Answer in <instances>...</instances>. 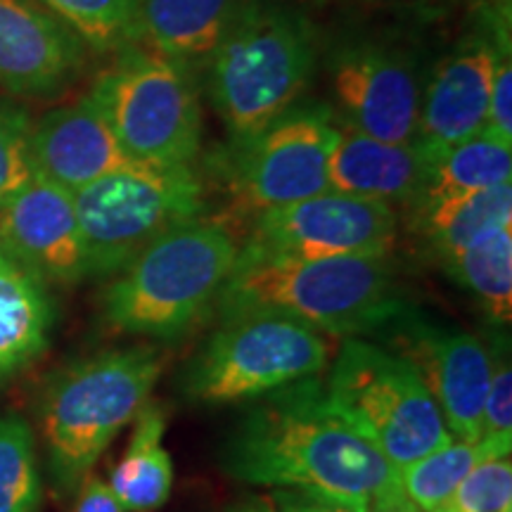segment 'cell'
Returning <instances> with one entry per match:
<instances>
[{"mask_svg":"<svg viewBox=\"0 0 512 512\" xmlns=\"http://www.w3.org/2000/svg\"><path fill=\"white\" fill-rule=\"evenodd\" d=\"M230 477L275 489H313L370 503L399 472L313 377L256 403L221 451Z\"/></svg>","mask_w":512,"mask_h":512,"instance_id":"obj_1","label":"cell"},{"mask_svg":"<svg viewBox=\"0 0 512 512\" xmlns=\"http://www.w3.org/2000/svg\"><path fill=\"white\" fill-rule=\"evenodd\" d=\"M226 316L275 311L318 332L356 337L403 313L384 256H238L221 287Z\"/></svg>","mask_w":512,"mask_h":512,"instance_id":"obj_2","label":"cell"},{"mask_svg":"<svg viewBox=\"0 0 512 512\" xmlns=\"http://www.w3.org/2000/svg\"><path fill=\"white\" fill-rule=\"evenodd\" d=\"M238 256V240L219 221L195 219L166 230L110 285L107 320L133 335H183L219 297Z\"/></svg>","mask_w":512,"mask_h":512,"instance_id":"obj_3","label":"cell"},{"mask_svg":"<svg viewBox=\"0 0 512 512\" xmlns=\"http://www.w3.org/2000/svg\"><path fill=\"white\" fill-rule=\"evenodd\" d=\"M316 64L309 22L275 5L240 8L209 57V95L238 143L290 112Z\"/></svg>","mask_w":512,"mask_h":512,"instance_id":"obj_4","label":"cell"},{"mask_svg":"<svg viewBox=\"0 0 512 512\" xmlns=\"http://www.w3.org/2000/svg\"><path fill=\"white\" fill-rule=\"evenodd\" d=\"M159 373L157 351L138 347L86 358L53 377L41 399V427L62 491L79 486L112 439L136 420Z\"/></svg>","mask_w":512,"mask_h":512,"instance_id":"obj_5","label":"cell"},{"mask_svg":"<svg viewBox=\"0 0 512 512\" xmlns=\"http://www.w3.org/2000/svg\"><path fill=\"white\" fill-rule=\"evenodd\" d=\"M328 396L396 472L453 439L418 370L380 344L349 337L332 363Z\"/></svg>","mask_w":512,"mask_h":512,"instance_id":"obj_6","label":"cell"},{"mask_svg":"<svg viewBox=\"0 0 512 512\" xmlns=\"http://www.w3.org/2000/svg\"><path fill=\"white\" fill-rule=\"evenodd\" d=\"M74 209L86 275H112L166 230L200 219L204 185L190 164H131L76 190Z\"/></svg>","mask_w":512,"mask_h":512,"instance_id":"obj_7","label":"cell"},{"mask_svg":"<svg viewBox=\"0 0 512 512\" xmlns=\"http://www.w3.org/2000/svg\"><path fill=\"white\" fill-rule=\"evenodd\" d=\"M133 162L185 166L202 143V110L185 64L152 50L124 48L91 88Z\"/></svg>","mask_w":512,"mask_h":512,"instance_id":"obj_8","label":"cell"},{"mask_svg":"<svg viewBox=\"0 0 512 512\" xmlns=\"http://www.w3.org/2000/svg\"><path fill=\"white\" fill-rule=\"evenodd\" d=\"M323 332L275 311L233 313L204 344L185 377V392L202 403L259 399L328 366Z\"/></svg>","mask_w":512,"mask_h":512,"instance_id":"obj_9","label":"cell"},{"mask_svg":"<svg viewBox=\"0 0 512 512\" xmlns=\"http://www.w3.org/2000/svg\"><path fill=\"white\" fill-rule=\"evenodd\" d=\"M392 204L344 192H320L309 200L256 216L242 256H387L396 242Z\"/></svg>","mask_w":512,"mask_h":512,"instance_id":"obj_10","label":"cell"},{"mask_svg":"<svg viewBox=\"0 0 512 512\" xmlns=\"http://www.w3.org/2000/svg\"><path fill=\"white\" fill-rule=\"evenodd\" d=\"M337 143V124L320 112H287L266 131L242 143L235 162V204L242 211L287 207L328 192V162Z\"/></svg>","mask_w":512,"mask_h":512,"instance_id":"obj_11","label":"cell"},{"mask_svg":"<svg viewBox=\"0 0 512 512\" xmlns=\"http://www.w3.org/2000/svg\"><path fill=\"white\" fill-rule=\"evenodd\" d=\"M394 354L418 370L453 439L477 441L491 377V354L484 344L467 332L406 320Z\"/></svg>","mask_w":512,"mask_h":512,"instance_id":"obj_12","label":"cell"},{"mask_svg":"<svg viewBox=\"0 0 512 512\" xmlns=\"http://www.w3.org/2000/svg\"><path fill=\"white\" fill-rule=\"evenodd\" d=\"M0 247L41 283L86 278V254L74 195L36 176L0 209Z\"/></svg>","mask_w":512,"mask_h":512,"instance_id":"obj_13","label":"cell"},{"mask_svg":"<svg viewBox=\"0 0 512 512\" xmlns=\"http://www.w3.org/2000/svg\"><path fill=\"white\" fill-rule=\"evenodd\" d=\"M332 88L344 124L384 143H413L420 86L403 57L377 46L349 48L335 62Z\"/></svg>","mask_w":512,"mask_h":512,"instance_id":"obj_14","label":"cell"},{"mask_svg":"<svg viewBox=\"0 0 512 512\" xmlns=\"http://www.w3.org/2000/svg\"><path fill=\"white\" fill-rule=\"evenodd\" d=\"M83 43L36 0H0V91L50 98L72 86Z\"/></svg>","mask_w":512,"mask_h":512,"instance_id":"obj_15","label":"cell"},{"mask_svg":"<svg viewBox=\"0 0 512 512\" xmlns=\"http://www.w3.org/2000/svg\"><path fill=\"white\" fill-rule=\"evenodd\" d=\"M496 46L489 38H467L437 64L420 93L418 133L413 143L430 164L448 147L484 131L489 114Z\"/></svg>","mask_w":512,"mask_h":512,"instance_id":"obj_16","label":"cell"},{"mask_svg":"<svg viewBox=\"0 0 512 512\" xmlns=\"http://www.w3.org/2000/svg\"><path fill=\"white\" fill-rule=\"evenodd\" d=\"M31 152L36 174L72 195L112 171L138 164L119 145L91 93L43 114L31 131Z\"/></svg>","mask_w":512,"mask_h":512,"instance_id":"obj_17","label":"cell"},{"mask_svg":"<svg viewBox=\"0 0 512 512\" xmlns=\"http://www.w3.org/2000/svg\"><path fill=\"white\" fill-rule=\"evenodd\" d=\"M430 176V159L415 143H384L347 124L337 126L328 162L330 190L384 204L418 202Z\"/></svg>","mask_w":512,"mask_h":512,"instance_id":"obj_18","label":"cell"},{"mask_svg":"<svg viewBox=\"0 0 512 512\" xmlns=\"http://www.w3.org/2000/svg\"><path fill=\"white\" fill-rule=\"evenodd\" d=\"M238 10V0H138L140 41L181 64L209 60Z\"/></svg>","mask_w":512,"mask_h":512,"instance_id":"obj_19","label":"cell"},{"mask_svg":"<svg viewBox=\"0 0 512 512\" xmlns=\"http://www.w3.org/2000/svg\"><path fill=\"white\" fill-rule=\"evenodd\" d=\"M164 413L155 403H145L136 415V430L126 456L114 467L110 491L126 512H155L166 503L174 484V465L162 446Z\"/></svg>","mask_w":512,"mask_h":512,"instance_id":"obj_20","label":"cell"},{"mask_svg":"<svg viewBox=\"0 0 512 512\" xmlns=\"http://www.w3.org/2000/svg\"><path fill=\"white\" fill-rule=\"evenodd\" d=\"M53 306L43 283L24 268L0 271V380L46 349Z\"/></svg>","mask_w":512,"mask_h":512,"instance_id":"obj_21","label":"cell"},{"mask_svg":"<svg viewBox=\"0 0 512 512\" xmlns=\"http://www.w3.org/2000/svg\"><path fill=\"white\" fill-rule=\"evenodd\" d=\"M420 228L441 261L494 230L512 226V181L496 188L422 204Z\"/></svg>","mask_w":512,"mask_h":512,"instance_id":"obj_22","label":"cell"},{"mask_svg":"<svg viewBox=\"0 0 512 512\" xmlns=\"http://www.w3.org/2000/svg\"><path fill=\"white\" fill-rule=\"evenodd\" d=\"M512 181V143L479 131L477 136L448 147L430 164V176L415 207L432 204L448 197L496 188Z\"/></svg>","mask_w":512,"mask_h":512,"instance_id":"obj_23","label":"cell"},{"mask_svg":"<svg viewBox=\"0 0 512 512\" xmlns=\"http://www.w3.org/2000/svg\"><path fill=\"white\" fill-rule=\"evenodd\" d=\"M448 273L475 292L491 316L512 318V226L494 230L444 261Z\"/></svg>","mask_w":512,"mask_h":512,"instance_id":"obj_24","label":"cell"},{"mask_svg":"<svg viewBox=\"0 0 512 512\" xmlns=\"http://www.w3.org/2000/svg\"><path fill=\"white\" fill-rule=\"evenodd\" d=\"M486 451L477 441L451 439L448 444L434 448L399 470V484L415 508L422 512H437L451 501L472 467L482 463Z\"/></svg>","mask_w":512,"mask_h":512,"instance_id":"obj_25","label":"cell"},{"mask_svg":"<svg viewBox=\"0 0 512 512\" xmlns=\"http://www.w3.org/2000/svg\"><path fill=\"white\" fill-rule=\"evenodd\" d=\"M60 19L83 46L124 50L140 41L138 0H36Z\"/></svg>","mask_w":512,"mask_h":512,"instance_id":"obj_26","label":"cell"},{"mask_svg":"<svg viewBox=\"0 0 512 512\" xmlns=\"http://www.w3.org/2000/svg\"><path fill=\"white\" fill-rule=\"evenodd\" d=\"M38 475L34 434L19 415H0V512H38Z\"/></svg>","mask_w":512,"mask_h":512,"instance_id":"obj_27","label":"cell"},{"mask_svg":"<svg viewBox=\"0 0 512 512\" xmlns=\"http://www.w3.org/2000/svg\"><path fill=\"white\" fill-rule=\"evenodd\" d=\"M31 131L34 121L29 112L15 102L0 100V209L38 176Z\"/></svg>","mask_w":512,"mask_h":512,"instance_id":"obj_28","label":"cell"},{"mask_svg":"<svg viewBox=\"0 0 512 512\" xmlns=\"http://www.w3.org/2000/svg\"><path fill=\"white\" fill-rule=\"evenodd\" d=\"M437 512H512L510 456H489L477 463Z\"/></svg>","mask_w":512,"mask_h":512,"instance_id":"obj_29","label":"cell"},{"mask_svg":"<svg viewBox=\"0 0 512 512\" xmlns=\"http://www.w3.org/2000/svg\"><path fill=\"white\" fill-rule=\"evenodd\" d=\"M482 444L486 456H510L512 448V370L501 351L491 354V377L482 411Z\"/></svg>","mask_w":512,"mask_h":512,"instance_id":"obj_30","label":"cell"},{"mask_svg":"<svg viewBox=\"0 0 512 512\" xmlns=\"http://www.w3.org/2000/svg\"><path fill=\"white\" fill-rule=\"evenodd\" d=\"M486 131L512 143V57L510 36L501 38L496 46L494 76H491L489 114H486Z\"/></svg>","mask_w":512,"mask_h":512,"instance_id":"obj_31","label":"cell"},{"mask_svg":"<svg viewBox=\"0 0 512 512\" xmlns=\"http://www.w3.org/2000/svg\"><path fill=\"white\" fill-rule=\"evenodd\" d=\"M275 512H368L370 503L351 501V498L323 494L313 489H275Z\"/></svg>","mask_w":512,"mask_h":512,"instance_id":"obj_32","label":"cell"},{"mask_svg":"<svg viewBox=\"0 0 512 512\" xmlns=\"http://www.w3.org/2000/svg\"><path fill=\"white\" fill-rule=\"evenodd\" d=\"M74 512H124L119 508L117 498L112 496L110 486H107L98 477H88L83 482L79 503H76Z\"/></svg>","mask_w":512,"mask_h":512,"instance_id":"obj_33","label":"cell"},{"mask_svg":"<svg viewBox=\"0 0 512 512\" xmlns=\"http://www.w3.org/2000/svg\"><path fill=\"white\" fill-rule=\"evenodd\" d=\"M368 512H422L420 508L408 501V496L403 494L399 479L394 484H389L387 489H382L373 501L368 505Z\"/></svg>","mask_w":512,"mask_h":512,"instance_id":"obj_34","label":"cell"},{"mask_svg":"<svg viewBox=\"0 0 512 512\" xmlns=\"http://www.w3.org/2000/svg\"><path fill=\"white\" fill-rule=\"evenodd\" d=\"M230 512H275V508H273L271 498H254V501L240 505V508H235Z\"/></svg>","mask_w":512,"mask_h":512,"instance_id":"obj_35","label":"cell"},{"mask_svg":"<svg viewBox=\"0 0 512 512\" xmlns=\"http://www.w3.org/2000/svg\"><path fill=\"white\" fill-rule=\"evenodd\" d=\"M12 266H17V264L10 259L8 254H5V249L0 247V271H5V268H12Z\"/></svg>","mask_w":512,"mask_h":512,"instance_id":"obj_36","label":"cell"}]
</instances>
